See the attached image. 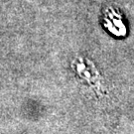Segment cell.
Masks as SVG:
<instances>
[{"label":"cell","instance_id":"6da1fadb","mask_svg":"<svg viewBox=\"0 0 134 134\" xmlns=\"http://www.w3.org/2000/svg\"><path fill=\"white\" fill-rule=\"evenodd\" d=\"M105 21H106V27H108L110 31L113 29V25L115 24L116 26V30H117V35H124V24H122L121 21V17L119 15H117L114 11H108L106 12L105 15ZM115 35V30H114Z\"/></svg>","mask_w":134,"mask_h":134}]
</instances>
